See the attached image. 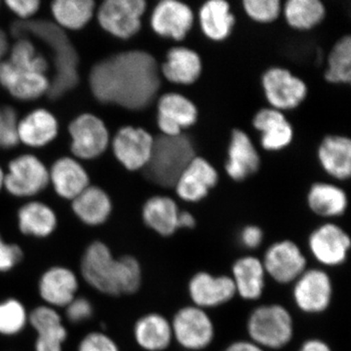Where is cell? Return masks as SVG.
Returning a JSON list of instances; mask_svg holds the SVG:
<instances>
[{"instance_id":"cell-36","label":"cell","mask_w":351,"mask_h":351,"mask_svg":"<svg viewBox=\"0 0 351 351\" xmlns=\"http://www.w3.org/2000/svg\"><path fill=\"white\" fill-rule=\"evenodd\" d=\"M325 80L332 84H345L351 80V38L343 36L335 44L328 58Z\"/></svg>"},{"instance_id":"cell-20","label":"cell","mask_w":351,"mask_h":351,"mask_svg":"<svg viewBox=\"0 0 351 351\" xmlns=\"http://www.w3.org/2000/svg\"><path fill=\"white\" fill-rule=\"evenodd\" d=\"M80 288L75 272L69 267H50L43 272L38 281V293L46 306L66 307L77 297Z\"/></svg>"},{"instance_id":"cell-27","label":"cell","mask_w":351,"mask_h":351,"mask_svg":"<svg viewBox=\"0 0 351 351\" xmlns=\"http://www.w3.org/2000/svg\"><path fill=\"white\" fill-rule=\"evenodd\" d=\"M71 209L76 218L84 225L99 226L110 219L112 202L103 189L89 186L71 201Z\"/></svg>"},{"instance_id":"cell-5","label":"cell","mask_w":351,"mask_h":351,"mask_svg":"<svg viewBox=\"0 0 351 351\" xmlns=\"http://www.w3.org/2000/svg\"><path fill=\"white\" fill-rule=\"evenodd\" d=\"M250 341L263 350H280L294 337V320L290 311L278 304L256 307L247 320Z\"/></svg>"},{"instance_id":"cell-4","label":"cell","mask_w":351,"mask_h":351,"mask_svg":"<svg viewBox=\"0 0 351 351\" xmlns=\"http://www.w3.org/2000/svg\"><path fill=\"white\" fill-rule=\"evenodd\" d=\"M195 145L184 134L154 138L151 158L143 171L147 181L161 188H174L180 176L195 157Z\"/></svg>"},{"instance_id":"cell-3","label":"cell","mask_w":351,"mask_h":351,"mask_svg":"<svg viewBox=\"0 0 351 351\" xmlns=\"http://www.w3.org/2000/svg\"><path fill=\"white\" fill-rule=\"evenodd\" d=\"M11 32L18 38L34 36L49 47L55 66L48 92L51 99L61 98L78 84L80 57L61 27L44 20L19 21L14 23Z\"/></svg>"},{"instance_id":"cell-6","label":"cell","mask_w":351,"mask_h":351,"mask_svg":"<svg viewBox=\"0 0 351 351\" xmlns=\"http://www.w3.org/2000/svg\"><path fill=\"white\" fill-rule=\"evenodd\" d=\"M82 278L104 295L119 297L117 289V258L105 242L88 245L80 262Z\"/></svg>"},{"instance_id":"cell-10","label":"cell","mask_w":351,"mask_h":351,"mask_svg":"<svg viewBox=\"0 0 351 351\" xmlns=\"http://www.w3.org/2000/svg\"><path fill=\"white\" fill-rule=\"evenodd\" d=\"M71 149L77 158L92 160L107 151L110 133L105 122L92 113H83L69 123Z\"/></svg>"},{"instance_id":"cell-50","label":"cell","mask_w":351,"mask_h":351,"mask_svg":"<svg viewBox=\"0 0 351 351\" xmlns=\"http://www.w3.org/2000/svg\"><path fill=\"white\" fill-rule=\"evenodd\" d=\"M196 221L193 214L186 211H180L178 218V230H191L195 228Z\"/></svg>"},{"instance_id":"cell-24","label":"cell","mask_w":351,"mask_h":351,"mask_svg":"<svg viewBox=\"0 0 351 351\" xmlns=\"http://www.w3.org/2000/svg\"><path fill=\"white\" fill-rule=\"evenodd\" d=\"M265 276L262 260L254 256H244L233 263L230 277L237 295L245 301H258L265 291Z\"/></svg>"},{"instance_id":"cell-28","label":"cell","mask_w":351,"mask_h":351,"mask_svg":"<svg viewBox=\"0 0 351 351\" xmlns=\"http://www.w3.org/2000/svg\"><path fill=\"white\" fill-rule=\"evenodd\" d=\"M160 71L168 82L191 85L199 78L202 62L195 51L186 47H175L168 51Z\"/></svg>"},{"instance_id":"cell-41","label":"cell","mask_w":351,"mask_h":351,"mask_svg":"<svg viewBox=\"0 0 351 351\" xmlns=\"http://www.w3.org/2000/svg\"><path fill=\"white\" fill-rule=\"evenodd\" d=\"M36 351H63L64 341L68 338V331L64 324L46 328L36 332Z\"/></svg>"},{"instance_id":"cell-21","label":"cell","mask_w":351,"mask_h":351,"mask_svg":"<svg viewBox=\"0 0 351 351\" xmlns=\"http://www.w3.org/2000/svg\"><path fill=\"white\" fill-rule=\"evenodd\" d=\"M260 165V156L250 137L244 131L234 129L228 145L226 163L228 175L234 181H244L257 173Z\"/></svg>"},{"instance_id":"cell-47","label":"cell","mask_w":351,"mask_h":351,"mask_svg":"<svg viewBox=\"0 0 351 351\" xmlns=\"http://www.w3.org/2000/svg\"><path fill=\"white\" fill-rule=\"evenodd\" d=\"M240 243L244 248L253 250L258 248L263 243V232L262 228L258 226H246L242 228L239 234Z\"/></svg>"},{"instance_id":"cell-31","label":"cell","mask_w":351,"mask_h":351,"mask_svg":"<svg viewBox=\"0 0 351 351\" xmlns=\"http://www.w3.org/2000/svg\"><path fill=\"white\" fill-rule=\"evenodd\" d=\"M180 209L167 196H152L145 201L142 210L145 225L163 237L174 235L178 230Z\"/></svg>"},{"instance_id":"cell-29","label":"cell","mask_w":351,"mask_h":351,"mask_svg":"<svg viewBox=\"0 0 351 351\" xmlns=\"http://www.w3.org/2000/svg\"><path fill=\"white\" fill-rule=\"evenodd\" d=\"M20 232L34 239H46L52 235L58 226L54 210L41 201H29L18 210Z\"/></svg>"},{"instance_id":"cell-53","label":"cell","mask_w":351,"mask_h":351,"mask_svg":"<svg viewBox=\"0 0 351 351\" xmlns=\"http://www.w3.org/2000/svg\"><path fill=\"white\" fill-rule=\"evenodd\" d=\"M0 239H2V237H1V234H0Z\"/></svg>"},{"instance_id":"cell-9","label":"cell","mask_w":351,"mask_h":351,"mask_svg":"<svg viewBox=\"0 0 351 351\" xmlns=\"http://www.w3.org/2000/svg\"><path fill=\"white\" fill-rule=\"evenodd\" d=\"M49 171L34 154H22L14 158L4 177V186L15 197H32L47 188Z\"/></svg>"},{"instance_id":"cell-13","label":"cell","mask_w":351,"mask_h":351,"mask_svg":"<svg viewBox=\"0 0 351 351\" xmlns=\"http://www.w3.org/2000/svg\"><path fill=\"white\" fill-rule=\"evenodd\" d=\"M265 98L274 110H294L306 98V83L290 71L283 68H271L262 77Z\"/></svg>"},{"instance_id":"cell-43","label":"cell","mask_w":351,"mask_h":351,"mask_svg":"<svg viewBox=\"0 0 351 351\" xmlns=\"http://www.w3.org/2000/svg\"><path fill=\"white\" fill-rule=\"evenodd\" d=\"M77 351H120L114 339L105 332H92L80 341Z\"/></svg>"},{"instance_id":"cell-22","label":"cell","mask_w":351,"mask_h":351,"mask_svg":"<svg viewBox=\"0 0 351 351\" xmlns=\"http://www.w3.org/2000/svg\"><path fill=\"white\" fill-rule=\"evenodd\" d=\"M49 182L60 197L71 201L90 186L87 171L71 157H62L53 163Z\"/></svg>"},{"instance_id":"cell-19","label":"cell","mask_w":351,"mask_h":351,"mask_svg":"<svg viewBox=\"0 0 351 351\" xmlns=\"http://www.w3.org/2000/svg\"><path fill=\"white\" fill-rule=\"evenodd\" d=\"M218 180V172L213 165L206 159L195 156L180 176L174 188L181 199L196 203L209 195Z\"/></svg>"},{"instance_id":"cell-49","label":"cell","mask_w":351,"mask_h":351,"mask_svg":"<svg viewBox=\"0 0 351 351\" xmlns=\"http://www.w3.org/2000/svg\"><path fill=\"white\" fill-rule=\"evenodd\" d=\"M223 351H265L262 348L249 341H237L230 343Z\"/></svg>"},{"instance_id":"cell-44","label":"cell","mask_w":351,"mask_h":351,"mask_svg":"<svg viewBox=\"0 0 351 351\" xmlns=\"http://www.w3.org/2000/svg\"><path fill=\"white\" fill-rule=\"evenodd\" d=\"M24 258V252L19 245L8 243L4 239H0V272L11 271L15 269Z\"/></svg>"},{"instance_id":"cell-42","label":"cell","mask_w":351,"mask_h":351,"mask_svg":"<svg viewBox=\"0 0 351 351\" xmlns=\"http://www.w3.org/2000/svg\"><path fill=\"white\" fill-rule=\"evenodd\" d=\"M29 324L38 332L46 328L63 324L61 315L54 307L46 306H36L29 313Z\"/></svg>"},{"instance_id":"cell-33","label":"cell","mask_w":351,"mask_h":351,"mask_svg":"<svg viewBox=\"0 0 351 351\" xmlns=\"http://www.w3.org/2000/svg\"><path fill=\"white\" fill-rule=\"evenodd\" d=\"M307 204L317 216L335 218L345 214L348 200L345 191L339 186L326 182H317L309 189Z\"/></svg>"},{"instance_id":"cell-25","label":"cell","mask_w":351,"mask_h":351,"mask_svg":"<svg viewBox=\"0 0 351 351\" xmlns=\"http://www.w3.org/2000/svg\"><path fill=\"white\" fill-rule=\"evenodd\" d=\"M59 123L56 117L45 108H36L18 123V136L23 144L43 147L56 138Z\"/></svg>"},{"instance_id":"cell-35","label":"cell","mask_w":351,"mask_h":351,"mask_svg":"<svg viewBox=\"0 0 351 351\" xmlns=\"http://www.w3.org/2000/svg\"><path fill=\"white\" fill-rule=\"evenodd\" d=\"M326 15L320 0H289L284 6V16L291 27L300 31L313 29Z\"/></svg>"},{"instance_id":"cell-37","label":"cell","mask_w":351,"mask_h":351,"mask_svg":"<svg viewBox=\"0 0 351 351\" xmlns=\"http://www.w3.org/2000/svg\"><path fill=\"white\" fill-rule=\"evenodd\" d=\"M29 323V313L22 302L10 299L0 302V335L17 336L24 331Z\"/></svg>"},{"instance_id":"cell-18","label":"cell","mask_w":351,"mask_h":351,"mask_svg":"<svg viewBox=\"0 0 351 351\" xmlns=\"http://www.w3.org/2000/svg\"><path fill=\"white\" fill-rule=\"evenodd\" d=\"M195 16L191 7L177 0L159 2L152 13V29L161 38L181 41L188 36Z\"/></svg>"},{"instance_id":"cell-16","label":"cell","mask_w":351,"mask_h":351,"mask_svg":"<svg viewBox=\"0 0 351 351\" xmlns=\"http://www.w3.org/2000/svg\"><path fill=\"white\" fill-rule=\"evenodd\" d=\"M198 110L195 104L186 97L177 93H167L157 103V125L162 135L179 136L182 131L195 125Z\"/></svg>"},{"instance_id":"cell-7","label":"cell","mask_w":351,"mask_h":351,"mask_svg":"<svg viewBox=\"0 0 351 351\" xmlns=\"http://www.w3.org/2000/svg\"><path fill=\"white\" fill-rule=\"evenodd\" d=\"M172 326L173 339L184 350H205L215 338L213 320L204 309L195 306L182 307L175 313Z\"/></svg>"},{"instance_id":"cell-15","label":"cell","mask_w":351,"mask_h":351,"mask_svg":"<svg viewBox=\"0 0 351 351\" xmlns=\"http://www.w3.org/2000/svg\"><path fill=\"white\" fill-rule=\"evenodd\" d=\"M154 138L143 128H120L112 140V152L119 163L129 171L143 170L151 158Z\"/></svg>"},{"instance_id":"cell-34","label":"cell","mask_w":351,"mask_h":351,"mask_svg":"<svg viewBox=\"0 0 351 351\" xmlns=\"http://www.w3.org/2000/svg\"><path fill=\"white\" fill-rule=\"evenodd\" d=\"M95 2L92 0H56L51 4V12L57 25L71 31H80L86 27L94 15Z\"/></svg>"},{"instance_id":"cell-17","label":"cell","mask_w":351,"mask_h":351,"mask_svg":"<svg viewBox=\"0 0 351 351\" xmlns=\"http://www.w3.org/2000/svg\"><path fill=\"white\" fill-rule=\"evenodd\" d=\"M188 291L193 306L204 311L223 306L237 295L232 277L214 276L207 271L197 272L191 277Z\"/></svg>"},{"instance_id":"cell-40","label":"cell","mask_w":351,"mask_h":351,"mask_svg":"<svg viewBox=\"0 0 351 351\" xmlns=\"http://www.w3.org/2000/svg\"><path fill=\"white\" fill-rule=\"evenodd\" d=\"M243 7L252 20L262 24L274 22L281 12L279 0H245Z\"/></svg>"},{"instance_id":"cell-52","label":"cell","mask_w":351,"mask_h":351,"mask_svg":"<svg viewBox=\"0 0 351 351\" xmlns=\"http://www.w3.org/2000/svg\"><path fill=\"white\" fill-rule=\"evenodd\" d=\"M4 177H5V175H4L2 168L0 167V191H1V189L4 186Z\"/></svg>"},{"instance_id":"cell-1","label":"cell","mask_w":351,"mask_h":351,"mask_svg":"<svg viewBox=\"0 0 351 351\" xmlns=\"http://www.w3.org/2000/svg\"><path fill=\"white\" fill-rule=\"evenodd\" d=\"M89 86L94 98L101 104L144 110L156 100L160 89V69L149 53L125 51L95 64Z\"/></svg>"},{"instance_id":"cell-14","label":"cell","mask_w":351,"mask_h":351,"mask_svg":"<svg viewBox=\"0 0 351 351\" xmlns=\"http://www.w3.org/2000/svg\"><path fill=\"white\" fill-rule=\"evenodd\" d=\"M350 247V235L336 223L321 225L308 237L311 255L320 265L328 267L343 265L348 260Z\"/></svg>"},{"instance_id":"cell-12","label":"cell","mask_w":351,"mask_h":351,"mask_svg":"<svg viewBox=\"0 0 351 351\" xmlns=\"http://www.w3.org/2000/svg\"><path fill=\"white\" fill-rule=\"evenodd\" d=\"M293 284V300L302 313H322L331 304L332 282L325 270L306 269Z\"/></svg>"},{"instance_id":"cell-2","label":"cell","mask_w":351,"mask_h":351,"mask_svg":"<svg viewBox=\"0 0 351 351\" xmlns=\"http://www.w3.org/2000/svg\"><path fill=\"white\" fill-rule=\"evenodd\" d=\"M47 71V61L29 38H18L8 59L0 63V84L17 100H36L49 92Z\"/></svg>"},{"instance_id":"cell-46","label":"cell","mask_w":351,"mask_h":351,"mask_svg":"<svg viewBox=\"0 0 351 351\" xmlns=\"http://www.w3.org/2000/svg\"><path fill=\"white\" fill-rule=\"evenodd\" d=\"M5 4L23 22L29 21L40 8L38 0H9Z\"/></svg>"},{"instance_id":"cell-48","label":"cell","mask_w":351,"mask_h":351,"mask_svg":"<svg viewBox=\"0 0 351 351\" xmlns=\"http://www.w3.org/2000/svg\"><path fill=\"white\" fill-rule=\"evenodd\" d=\"M298 351H332L327 343L320 339H309L304 341Z\"/></svg>"},{"instance_id":"cell-30","label":"cell","mask_w":351,"mask_h":351,"mask_svg":"<svg viewBox=\"0 0 351 351\" xmlns=\"http://www.w3.org/2000/svg\"><path fill=\"white\" fill-rule=\"evenodd\" d=\"M318 158L327 174L348 180L351 174V141L343 136H327L318 149Z\"/></svg>"},{"instance_id":"cell-45","label":"cell","mask_w":351,"mask_h":351,"mask_svg":"<svg viewBox=\"0 0 351 351\" xmlns=\"http://www.w3.org/2000/svg\"><path fill=\"white\" fill-rule=\"evenodd\" d=\"M64 309H66V318L73 324H80L89 320L94 313L91 302L86 298L78 297V295L69 302Z\"/></svg>"},{"instance_id":"cell-39","label":"cell","mask_w":351,"mask_h":351,"mask_svg":"<svg viewBox=\"0 0 351 351\" xmlns=\"http://www.w3.org/2000/svg\"><path fill=\"white\" fill-rule=\"evenodd\" d=\"M17 112L10 106L0 107V149H11L19 144Z\"/></svg>"},{"instance_id":"cell-8","label":"cell","mask_w":351,"mask_h":351,"mask_svg":"<svg viewBox=\"0 0 351 351\" xmlns=\"http://www.w3.org/2000/svg\"><path fill=\"white\" fill-rule=\"evenodd\" d=\"M145 10V0H107L99 7L97 19L104 31L127 40L140 31Z\"/></svg>"},{"instance_id":"cell-51","label":"cell","mask_w":351,"mask_h":351,"mask_svg":"<svg viewBox=\"0 0 351 351\" xmlns=\"http://www.w3.org/2000/svg\"><path fill=\"white\" fill-rule=\"evenodd\" d=\"M8 49V40L5 32L0 29V63L2 62V58L6 54Z\"/></svg>"},{"instance_id":"cell-11","label":"cell","mask_w":351,"mask_h":351,"mask_svg":"<svg viewBox=\"0 0 351 351\" xmlns=\"http://www.w3.org/2000/svg\"><path fill=\"white\" fill-rule=\"evenodd\" d=\"M262 262L267 276L283 285L294 283L307 269L306 258L302 249L291 240L270 245Z\"/></svg>"},{"instance_id":"cell-26","label":"cell","mask_w":351,"mask_h":351,"mask_svg":"<svg viewBox=\"0 0 351 351\" xmlns=\"http://www.w3.org/2000/svg\"><path fill=\"white\" fill-rule=\"evenodd\" d=\"M134 339L145 351L167 350L173 341L171 321L160 313L145 314L134 325Z\"/></svg>"},{"instance_id":"cell-32","label":"cell","mask_w":351,"mask_h":351,"mask_svg":"<svg viewBox=\"0 0 351 351\" xmlns=\"http://www.w3.org/2000/svg\"><path fill=\"white\" fill-rule=\"evenodd\" d=\"M235 18L225 0H209L201 6L199 24L203 34L213 41H223L232 34Z\"/></svg>"},{"instance_id":"cell-38","label":"cell","mask_w":351,"mask_h":351,"mask_svg":"<svg viewBox=\"0 0 351 351\" xmlns=\"http://www.w3.org/2000/svg\"><path fill=\"white\" fill-rule=\"evenodd\" d=\"M143 271L138 261L133 256L117 258V289L120 295L136 294L142 286Z\"/></svg>"},{"instance_id":"cell-23","label":"cell","mask_w":351,"mask_h":351,"mask_svg":"<svg viewBox=\"0 0 351 351\" xmlns=\"http://www.w3.org/2000/svg\"><path fill=\"white\" fill-rule=\"evenodd\" d=\"M253 125L261 132V144L267 151H281L292 142L294 131L280 110L263 108L254 117Z\"/></svg>"}]
</instances>
